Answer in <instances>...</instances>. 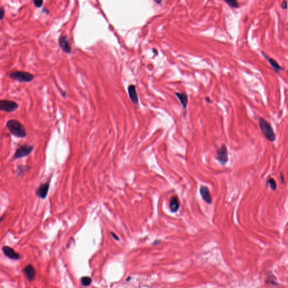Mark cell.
Instances as JSON below:
<instances>
[{
	"label": "cell",
	"instance_id": "cell-1",
	"mask_svg": "<svg viewBox=\"0 0 288 288\" xmlns=\"http://www.w3.org/2000/svg\"><path fill=\"white\" fill-rule=\"evenodd\" d=\"M6 126L10 132L16 138H24L27 136V131L24 125L18 120H9L6 122Z\"/></svg>",
	"mask_w": 288,
	"mask_h": 288
},
{
	"label": "cell",
	"instance_id": "cell-2",
	"mask_svg": "<svg viewBox=\"0 0 288 288\" xmlns=\"http://www.w3.org/2000/svg\"><path fill=\"white\" fill-rule=\"evenodd\" d=\"M258 122L260 130L265 137L268 140L271 142L275 141L276 139L275 134L270 123L262 117H260L259 118Z\"/></svg>",
	"mask_w": 288,
	"mask_h": 288
},
{
	"label": "cell",
	"instance_id": "cell-3",
	"mask_svg": "<svg viewBox=\"0 0 288 288\" xmlns=\"http://www.w3.org/2000/svg\"><path fill=\"white\" fill-rule=\"evenodd\" d=\"M10 78L20 82L29 83L32 81L35 76L31 73L22 70H16L11 72L9 74Z\"/></svg>",
	"mask_w": 288,
	"mask_h": 288
},
{
	"label": "cell",
	"instance_id": "cell-4",
	"mask_svg": "<svg viewBox=\"0 0 288 288\" xmlns=\"http://www.w3.org/2000/svg\"><path fill=\"white\" fill-rule=\"evenodd\" d=\"M34 149L33 145H28V144H24L20 146L16 150L15 153L14 154L13 159H20L22 158L27 157L31 153Z\"/></svg>",
	"mask_w": 288,
	"mask_h": 288
},
{
	"label": "cell",
	"instance_id": "cell-5",
	"mask_svg": "<svg viewBox=\"0 0 288 288\" xmlns=\"http://www.w3.org/2000/svg\"><path fill=\"white\" fill-rule=\"evenodd\" d=\"M19 105L15 101L9 100H0V110L7 113H11L18 109Z\"/></svg>",
	"mask_w": 288,
	"mask_h": 288
},
{
	"label": "cell",
	"instance_id": "cell-6",
	"mask_svg": "<svg viewBox=\"0 0 288 288\" xmlns=\"http://www.w3.org/2000/svg\"><path fill=\"white\" fill-rule=\"evenodd\" d=\"M59 46L64 53H70L72 51V47L69 42V38L66 36H61L59 39Z\"/></svg>",
	"mask_w": 288,
	"mask_h": 288
},
{
	"label": "cell",
	"instance_id": "cell-7",
	"mask_svg": "<svg viewBox=\"0 0 288 288\" xmlns=\"http://www.w3.org/2000/svg\"><path fill=\"white\" fill-rule=\"evenodd\" d=\"M49 188L50 184L49 182L41 184L36 191V195L40 199H44L47 197Z\"/></svg>",
	"mask_w": 288,
	"mask_h": 288
},
{
	"label": "cell",
	"instance_id": "cell-8",
	"mask_svg": "<svg viewBox=\"0 0 288 288\" xmlns=\"http://www.w3.org/2000/svg\"><path fill=\"white\" fill-rule=\"evenodd\" d=\"M228 151L225 145H223L217 151V160L219 163L225 165L228 162Z\"/></svg>",
	"mask_w": 288,
	"mask_h": 288
},
{
	"label": "cell",
	"instance_id": "cell-9",
	"mask_svg": "<svg viewBox=\"0 0 288 288\" xmlns=\"http://www.w3.org/2000/svg\"><path fill=\"white\" fill-rule=\"evenodd\" d=\"M2 250L3 254L7 257L9 258L10 259L18 260L20 258L19 254L16 253L12 248L10 247L9 246H3L2 248Z\"/></svg>",
	"mask_w": 288,
	"mask_h": 288
},
{
	"label": "cell",
	"instance_id": "cell-10",
	"mask_svg": "<svg viewBox=\"0 0 288 288\" xmlns=\"http://www.w3.org/2000/svg\"><path fill=\"white\" fill-rule=\"evenodd\" d=\"M24 273L27 279L29 281H33L36 278V270L35 267L32 265H28L25 267L24 269Z\"/></svg>",
	"mask_w": 288,
	"mask_h": 288
},
{
	"label": "cell",
	"instance_id": "cell-11",
	"mask_svg": "<svg viewBox=\"0 0 288 288\" xmlns=\"http://www.w3.org/2000/svg\"><path fill=\"white\" fill-rule=\"evenodd\" d=\"M200 194H201L202 199L207 204H212V197L210 193V190L207 186H201L200 188Z\"/></svg>",
	"mask_w": 288,
	"mask_h": 288
},
{
	"label": "cell",
	"instance_id": "cell-12",
	"mask_svg": "<svg viewBox=\"0 0 288 288\" xmlns=\"http://www.w3.org/2000/svg\"><path fill=\"white\" fill-rule=\"evenodd\" d=\"M261 53H262V55H263V57H265V58L269 61V64L273 67V69L275 71L276 73H277L280 71H282L284 70V69L282 68V66H280L278 63L276 61V60L273 59L272 57L268 56L266 53H263V51H262Z\"/></svg>",
	"mask_w": 288,
	"mask_h": 288
},
{
	"label": "cell",
	"instance_id": "cell-13",
	"mask_svg": "<svg viewBox=\"0 0 288 288\" xmlns=\"http://www.w3.org/2000/svg\"><path fill=\"white\" fill-rule=\"evenodd\" d=\"M169 209L172 212L175 213L177 212L180 208L179 197L177 196H173L171 197L169 201Z\"/></svg>",
	"mask_w": 288,
	"mask_h": 288
},
{
	"label": "cell",
	"instance_id": "cell-14",
	"mask_svg": "<svg viewBox=\"0 0 288 288\" xmlns=\"http://www.w3.org/2000/svg\"><path fill=\"white\" fill-rule=\"evenodd\" d=\"M129 96L132 102L135 104L138 103V96L135 85H129L128 87Z\"/></svg>",
	"mask_w": 288,
	"mask_h": 288
},
{
	"label": "cell",
	"instance_id": "cell-15",
	"mask_svg": "<svg viewBox=\"0 0 288 288\" xmlns=\"http://www.w3.org/2000/svg\"><path fill=\"white\" fill-rule=\"evenodd\" d=\"M176 96L178 97L180 103H181L182 106L185 109L188 103V97L186 94L185 93H180V92H176Z\"/></svg>",
	"mask_w": 288,
	"mask_h": 288
},
{
	"label": "cell",
	"instance_id": "cell-16",
	"mask_svg": "<svg viewBox=\"0 0 288 288\" xmlns=\"http://www.w3.org/2000/svg\"><path fill=\"white\" fill-rule=\"evenodd\" d=\"M30 169H31V167L28 166L21 165V166H18L16 170V175L18 177H22L25 175V173L27 172Z\"/></svg>",
	"mask_w": 288,
	"mask_h": 288
},
{
	"label": "cell",
	"instance_id": "cell-17",
	"mask_svg": "<svg viewBox=\"0 0 288 288\" xmlns=\"http://www.w3.org/2000/svg\"><path fill=\"white\" fill-rule=\"evenodd\" d=\"M267 283H269V284L273 285H277V282H276V278L275 276L273 275V274L269 275L267 276L266 279Z\"/></svg>",
	"mask_w": 288,
	"mask_h": 288
},
{
	"label": "cell",
	"instance_id": "cell-18",
	"mask_svg": "<svg viewBox=\"0 0 288 288\" xmlns=\"http://www.w3.org/2000/svg\"><path fill=\"white\" fill-rule=\"evenodd\" d=\"M92 280L90 277L88 276H84L81 278V284L82 285L85 286H88L89 285H91Z\"/></svg>",
	"mask_w": 288,
	"mask_h": 288
},
{
	"label": "cell",
	"instance_id": "cell-19",
	"mask_svg": "<svg viewBox=\"0 0 288 288\" xmlns=\"http://www.w3.org/2000/svg\"><path fill=\"white\" fill-rule=\"evenodd\" d=\"M230 6L234 8H238L239 7V3L236 0H227L225 1Z\"/></svg>",
	"mask_w": 288,
	"mask_h": 288
},
{
	"label": "cell",
	"instance_id": "cell-20",
	"mask_svg": "<svg viewBox=\"0 0 288 288\" xmlns=\"http://www.w3.org/2000/svg\"><path fill=\"white\" fill-rule=\"evenodd\" d=\"M268 184L270 185L271 188L273 189V190H275L276 189V187H277V185H276V182L273 179H269L268 180Z\"/></svg>",
	"mask_w": 288,
	"mask_h": 288
},
{
	"label": "cell",
	"instance_id": "cell-21",
	"mask_svg": "<svg viewBox=\"0 0 288 288\" xmlns=\"http://www.w3.org/2000/svg\"><path fill=\"white\" fill-rule=\"evenodd\" d=\"M44 2L43 0H33V3H34L35 6L37 8L41 7L42 6Z\"/></svg>",
	"mask_w": 288,
	"mask_h": 288
},
{
	"label": "cell",
	"instance_id": "cell-22",
	"mask_svg": "<svg viewBox=\"0 0 288 288\" xmlns=\"http://www.w3.org/2000/svg\"><path fill=\"white\" fill-rule=\"evenodd\" d=\"M5 10L3 6H0V19L2 20L4 18L5 16Z\"/></svg>",
	"mask_w": 288,
	"mask_h": 288
},
{
	"label": "cell",
	"instance_id": "cell-23",
	"mask_svg": "<svg viewBox=\"0 0 288 288\" xmlns=\"http://www.w3.org/2000/svg\"><path fill=\"white\" fill-rule=\"evenodd\" d=\"M281 7L282 9H286L288 8V3L286 1H284L281 4Z\"/></svg>",
	"mask_w": 288,
	"mask_h": 288
},
{
	"label": "cell",
	"instance_id": "cell-24",
	"mask_svg": "<svg viewBox=\"0 0 288 288\" xmlns=\"http://www.w3.org/2000/svg\"><path fill=\"white\" fill-rule=\"evenodd\" d=\"M111 234H112V235L113 236V238H114L115 239H116V240H119V238H118V236H116V234H114V233H113V232H111Z\"/></svg>",
	"mask_w": 288,
	"mask_h": 288
},
{
	"label": "cell",
	"instance_id": "cell-25",
	"mask_svg": "<svg viewBox=\"0 0 288 288\" xmlns=\"http://www.w3.org/2000/svg\"><path fill=\"white\" fill-rule=\"evenodd\" d=\"M281 179H282V183L283 184L284 182V177L282 175V174H281Z\"/></svg>",
	"mask_w": 288,
	"mask_h": 288
}]
</instances>
